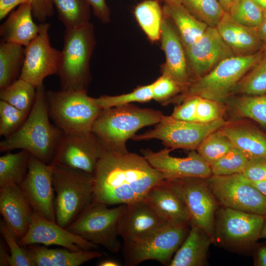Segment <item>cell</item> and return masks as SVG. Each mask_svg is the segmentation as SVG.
<instances>
[{"mask_svg":"<svg viewBox=\"0 0 266 266\" xmlns=\"http://www.w3.org/2000/svg\"><path fill=\"white\" fill-rule=\"evenodd\" d=\"M153 100L163 105L182 92L181 88L172 79L162 74L151 84Z\"/></svg>","mask_w":266,"mask_h":266,"instance_id":"obj_46","label":"cell"},{"mask_svg":"<svg viewBox=\"0 0 266 266\" xmlns=\"http://www.w3.org/2000/svg\"><path fill=\"white\" fill-rule=\"evenodd\" d=\"M264 10L254 0H236L232 2L228 13L234 22L257 28L263 20Z\"/></svg>","mask_w":266,"mask_h":266,"instance_id":"obj_38","label":"cell"},{"mask_svg":"<svg viewBox=\"0 0 266 266\" xmlns=\"http://www.w3.org/2000/svg\"><path fill=\"white\" fill-rule=\"evenodd\" d=\"M184 49L192 81L206 74L224 59L235 55L217 28L209 26L197 41Z\"/></svg>","mask_w":266,"mask_h":266,"instance_id":"obj_17","label":"cell"},{"mask_svg":"<svg viewBox=\"0 0 266 266\" xmlns=\"http://www.w3.org/2000/svg\"><path fill=\"white\" fill-rule=\"evenodd\" d=\"M161 37L166 59L163 74L175 81L182 92L192 81V77L184 46L177 31L167 17L163 19Z\"/></svg>","mask_w":266,"mask_h":266,"instance_id":"obj_20","label":"cell"},{"mask_svg":"<svg viewBox=\"0 0 266 266\" xmlns=\"http://www.w3.org/2000/svg\"><path fill=\"white\" fill-rule=\"evenodd\" d=\"M29 113L0 100V135L5 138L14 133L25 121Z\"/></svg>","mask_w":266,"mask_h":266,"instance_id":"obj_44","label":"cell"},{"mask_svg":"<svg viewBox=\"0 0 266 266\" xmlns=\"http://www.w3.org/2000/svg\"><path fill=\"white\" fill-rule=\"evenodd\" d=\"M120 265L118 262L111 259L104 260L98 264L99 266H119Z\"/></svg>","mask_w":266,"mask_h":266,"instance_id":"obj_54","label":"cell"},{"mask_svg":"<svg viewBox=\"0 0 266 266\" xmlns=\"http://www.w3.org/2000/svg\"><path fill=\"white\" fill-rule=\"evenodd\" d=\"M10 254L7 249L6 245L3 242L0 243V266H9Z\"/></svg>","mask_w":266,"mask_h":266,"instance_id":"obj_52","label":"cell"},{"mask_svg":"<svg viewBox=\"0 0 266 266\" xmlns=\"http://www.w3.org/2000/svg\"><path fill=\"white\" fill-rule=\"evenodd\" d=\"M30 154L24 150L7 153L0 157V187L11 184L21 185L28 169Z\"/></svg>","mask_w":266,"mask_h":266,"instance_id":"obj_32","label":"cell"},{"mask_svg":"<svg viewBox=\"0 0 266 266\" xmlns=\"http://www.w3.org/2000/svg\"><path fill=\"white\" fill-rule=\"evenodd\" d=\"M219 130L249 160L266 156V133L256 126L247 122L230 121Z\"/></svg>","mask_w":266,"mask_h":266,"instance_id":"obj_25","label":"cell"},{"mask_svg":"<svg viewBox=\"0 0 266 266\" xmlns=\"http://www.w3.org/2000/svg\"><path fill=\"white\" fill-rule=\"evenodd\" d=\"M206 180L216 199L223 207L262 215L266 214V197L241 173L212 175Z\"/></svg>","mask_w":266,"mask_h":266,"instance_id":"obj_12","label":"cell"},{"mask_svg":"<svg viewBox=\"0 0 266 266\" xmlns=\"http://www.w3.org/2000/svg\"><path fill=\"white\" fill-rule=\"evenodd\" d=\"M181 3L209 27H216L226 12L218 0H181Z\"/></svg>","mask_w":266,"mask_h":266,"instance_id":"obj_37","label":"cell"},{"mask_svg":"<svg viewBox=\"0 0 266 266\" xmlns=\"http://www.w3.org/2000/svg\"><path fill=\"white\" fill-rule=\"evenodd\" d=\"M220 4L223 8L224 10L226 12H228L229 11L231 3V0H218Z\"/></svg>","mask_w":266,"mask_h":266,"instance_id":"obj_55","label":"cell"},{"mask_svg":"<svg viewBox=\"0 0 266 266\" xmlns=\"http://www.w3.org/2000/svg\"><path fill=\"white\" fill-rule=\"evenodd\" d=\"M0 232L10 251V266H35L27 248L21 246L3 220L0 222Z\"/></svg>","mask_w":266,"mask_h":266,"instance_id":"obj_43","label":"cell"},{"mask_svg":"<svg viewBox=\"0 0 266 266\" xmlns=\"http://www.w3.org/2000/svg\"><path fill=\"white\" fill-rule=\"evenodd\" d=\"M126 205L110 208L93 200L66 229L111 253H117L121 248L118 224Z\"/></svg>","mask_w":266,"mask_h":266,"instance_id":"obj_10","label":"cell"},{"mask_svg":"<svg viewBox=\"0 0 266 266\" xmlns=\"http://www.w3.org/2000/svg\"><path fill=\"white\" fill-rule=\"evenodd\" d=\"M233 147L229 138L219 130L205 137L196 151L211 166Z\"/></svg>","mask_w":266,"mask_h":266,"instance_id":"obj_39","label":"cell"},{"mask_svg":"<svg viewBox=\"0 0 266 266\" xmlns=\"http://www.w3.org/2000/svg\"><path fill=\"white\" fill-rule=\"evenodd\" d=\"M175 253L168 266H204L207 264V254L212 238L195 224Z\"/></svg>","mask_w":266,"mask_h":266,"instance_id":"obj_27","label":"cell"},{"mask_svg":"<svg viewBox=\"0 0 266 266\" xmlns=\"http://www.w3.org/2000/svg\"><path fill=\"white\" fill-rule=\"evenodd\" d=\"M31 6L28 3L19 5L17 9L12 11L7 19L0 25L1 40L25 47L38 35L39 25L33 20Z\"/></svg>","mask_w":266,"mask_h":266,"instance_id":"obj_26","label":"cell"},{"mask_svg":"<svg viewBox=\"0 0 266 266\" xmlns=\"http://www.w3.org/2000/svg\"><path fill=\"white\" fill-rule=\"evenodd\" d=\"M236 115L251 119L266 129V93L260 95H233L225 103Z\"/></svg>","mask_w":266,"mask_h":266,"instance_id":"obj_31","label":"cell"},{"mask_svg":"<svg viewBox=\"0 0 266 266\" xmlns=\"http://www.w3.org/2000/svg\"><path fill=\"white\" fill-rule=\"evenodd\" d=\"M93 176V200L107 206L142 200L166 179L143 156L107 149L99 160Z\"/></svg>","mask_w":266,"mask_h":266,"instance_id":"obj_1","label":"cell"},{"mask_svg":"<svg viewBox=\"0 0 266 266\" xmlns=\"http://www.w3.org/2000/svg\"><path fill=\"white\" fill-rule=\"evenodd\" d=\"M189 231L188 226L165 222L141 237L123 242L125 264L133 266L145 261L155 260L168 266Z\"/></svg>","mask_w":266,"mask_h":266,"instance_id":"obj_8","label":"cell"},{"mask_svg":"<svg viewBox=\"0 0 266 266\" xmlns=\"http://www.w3.org/2000/svg\"><path fill=\"white\" fill-rule=\"evenodd\" d=\"M232 0V2L233 1H235L236 0Z\"/></svg>","mask_w":266,"mask_h":266,"instance_id":"obj_59","label":"cell"},{"mask_svg":"<svg viewBox=\"0 0 266 266\" xmlns=\"http://www.w3.org/2000/svg\"><path fill=\"white\" fill-rule=\"evenodd\" d=\"M25 59V48L22 45L0 42V89L7 87L20 75Z\"/></svg>","mask_w":266,"mask_h":266,"instance_id":"obj_30","label":"cell"},{"mask_svg":"<svg viewBox=\"0 0 266 266\" xmlns=\"http://www.w3.org/2000/svg\"><path fill=\"white\" fill-rule=\"evenodd\" d=\"M266 93V47L257 63L233 89V95H260Z\"/></svg>","mask_w":266,"mask_h":266,"instance_id":"obj_35","label":"cell"},{"mask_svg":"<svg viewBox=\"0 0 266 266\" xmlns=\"http://www.w3.org/2000/svg\"><path fill=\"white\" fill-rule=\"evenodd\" d=\"M140 26L152 41L161 37L162 10L156 0H145L139 3L134 11Z\"/></svg>","mask_w":266,"mask_h":266,"instance_id":"obj_34","label":"cell"},{"mask_svg":"<svg viewBox=\"0 0 266 266\" xmlns=\"http://www.w3.org/2000/svg\"><path fill=\"white\" fill-rule=\"evenodd\" d=\"M257 30L264 47H266V9L264 10L263 20Z\"/></svg>","mask_w":266,"mask_h":266,"instance_id":"obj_51","label":"cell"},{"mask_svg":"<svg viewBox=\"0 0 266 266\" xmlns=\"http://www.w3.org/2000/svg\"><path fill=\"white\" fill-rule=\"evenodd\" d=\"M23 3L31 6L33 15L39 22H44L54 14L52 0H0V20L17 6Z\"/></svg>","mask_w":266,"mask_h":266,"instance_id":"obj_42","label":"cell"},{"mask_svg":"<svg viewBox=\"0 0 266 266\" xmlns=\"http://www.w3.org/2000/svg\"><path fill=\"white\" fill-rule=\"evenodd\" d=\"M54 164L30 155L26 176L20 186L34 212L56 222L52 174Z\"/></svg>","mask_w":266,"mask_h":266,"instance_id":"obj_15","label":"cell"},{"mask_svg":"<svg viewBox=\"0 0 266 266\" xmlns=\"http://www.w3.org/2000/svg\"><path fill=\"white\" fill-rule=\"evenodd\" d=\"M165 222L144 200L126 205L119 218L118 233L127 242L146 235Z\"/></svg>","mask_w":266,"mask_h":266,"instance_id":"obj_23","label":"cell"},{"mask_svg":"<svg viewBox=\"0 0 266 266\" xmlns=\"http://www.w3.org/2000/svg\"><path fill=\"white\" fill-rule=\"evenodd\" d=\"M245 178L259 192L266 197V180L254 181L248 180L246 178Z\"/></svg>","mask_w":266,"mask_h":266,"instance_id":"obj_53","label":"cell"},{"mask_svg":"<svg viewBox=\"0 0 266 266\" xmlns=\"http://www.w3.org/2000/svg\"><path fill=\"white\" fill-rule=\"evenodd\" d=\"M198 97L187 98L176 104L171 114L173 118L188 122H196V109Z\"/></svg>","mask_w":266,"mask_h":266,"instance_id":"obj_48","label":"cell"},{"mask_svg":"<svg viewBox=\"0 0 266 266\" xmlns=\"http://www.w3.org/2000/svg\"><path fill=\"white\" fill-rule=\"evenodd\" d=\"M50 118L65 134L91 132L101 108L86 90L46 91Z\"/></svg>","mask_w":266,"mask_h":266,"instance_id":"obj_7","label":"cell"},{"mask_svg":"<svg viewBox=\"0 0 266 266\" xmlns=\"http://www.w3.org/2000/svg\"><path fill=\"white\" fill-rule=\"evenodd\" d=\"M264 223L260 234V238L266 239V214L264 215Z\"/></svg>","mask_w":266,"mask_h":266,"instance_id":"obj_56","label":"cell"},{"mask_svg":"<svg viewBox=\"0 0 266 266\" xmlns=\"http://www.w3.org/2000/svg\"><path fill=\"white\" fill-rule=\"evenodd\" d=\"M59 20L66 29L75 28L87 23L90 5L86 0H52Z\"/></svg>","mask_w":266,"mask_h":266,"instance_id":"obj_36","label":"cell"},{"mask_svg":"<svg viewBox=\"0 0 266 266\" xmlns=\"http://www.w3.org/2000/svg\"><path fill=\"white\" fill-rule=\"evenodd\" d=\"M163 12L176 26L184 48L197 41L208 27L194 16L182 3H166Z\"/></svg>","mask_w":266,"mask_h":266,"instance_id":"obj_29","label":"cell"},{"mask_svg":"<svg viewBox=\"0 0 266 266\" xmlns=\"http://www.w3.org/2000/svg\"><path fill=\"white\" fill-rule=\"evenodd\" d=\"M164 115L159 110L131 103L101 109L91 132L106 149L126 152L128 139L140 129L159 123Z\"/></svg>","mask_w":266,"mask_h":266,"instance_id":"obj_3","label":"cell"},{"mask_svg":"<svg viewBox=\"0 0 266 266\" xmlns=\"http://www.w3.org/2000/svg\"><path fill=\"white\" fill-rule=\"evenodd\" d=\"M54 166L56 222L66 228L93 201L94 176L63 166Z\"/></svg>","mask_w":266,"mask_h":266,"instance_id":"obj_5","label":"cell"},{"mask_svg":"<svg viewBox=\"0 0 266 266\" xmlns=\"http://www.w3.org/2000/svg\"><path fill=\"white\" fill-rule=\"evenodd\" d=\"M93 31L89 22L66 29L61 62L56 73L61 90H86L90 79L89 61L94 44Z\"/></svg>","mask_w":266,"mask_h":266,"instance_id":"obj_6","label":"cell"},{"mask_svg":"<svg viewBox=\"0 0 266 266\" xmlns=\"http://www.w3.org/2000/svg\"><path fill=\"white\" fill-rule=\"evenodd\" d=\"M43 84L36 88L33 105L21 127L0 142V151L24 150L45 164H51L64 133L49 120Z\"/></svg>","mask_w":266,"mask_h":266,"instance_id":"obj_2","label":"cell"},{"mask_svg":"<svg viewBox=\"0 0 266 266\" xmlns=\"http://www.w3.org/2000/svg\"><path fill=\"white\" fill-rule=\"evenodd\" d=\"M92 7L93 11L102 22H108L109 18V10L105 0H86Z\"/></svg>","mask_w":266,"mask_h":266,"instance_id":"obj_49","label":"cell"},{"mask_svg":"<svg viewBox=\"0 0 266 266\" xmlns=\"http://www.w3.org/2000/svg\"><path fill=\"white\" fill-rule=\"evenodd\" d=\"M105 149L92 132L82 134L64 133L52 163L93 175Z\"/></svg>","mask_w":266,"mask_h":266,"instance_id":"obj_16","label":"cell"},{"mask_svg":"<svg viewBox=\"0 0 266 266\" xmlns=\"http://www.w3.org/2000/svg\"><path fill=\"white\" fill-rule=\"evenodd\" d=\"M229 122L224 118L207 123L188 122L164 115L153 129L135 134L132 139L137 141L157 139L172 150H196L205 137Z\"/></svg>","mask_w":266,"mask_h":266,"instance_id":"obj_11","label":"cell"},{"mask_svg":"<svg viewBox=\"0 0 266 266\" xmlns=\"http://www.w3.org/2000/svg\"><path fill=\"white\" fill-rule=\"evenodd\" d=\"M143 200L165 222L179 226L191 224L186 204L168 180L153 187Z\"/></svg>","mask_w":266,"mask_h":266,"instance_id":"obj_21","label":"cell"},{"mask_svg":"<svg viewBox=\"0 0 266 266\" xmlns=\"http://www.w3.org/2000/svg\"><path fill=\"white\" fill-rule=\"evenodd\" d=\"M36 94V88L29 82L18 78L6 88L0 89V99L26 113L31 111Z\"/></svg>","mask_w":266,"mask_h":266,"instance_id":"obj_33","label":"cell"},{"mask_svg":"<svg viewBox=\"0 0 266 266\" xmlns=\"http://www.w3.org/2000/svg\"><path fill=\"white\" fill-rule=\"evenodd\" d=\"M254 250V265L266 266V244H256Z\"/></svg>","mask_w":266,"mask_h":266,"instance_id":"obj_50","label":"cell"},{"mask_svg":"<svg viewBox=\"0 0 266 266\" xmlns=\"http://www.w3.org/2000/svg\"><path fill=\"white\" fill-rule=\"evenodd\" d=\"M260 6L266 9V0H254Z\"/></svg>","mask_w":266,"mask_h":266,"instance_id":"obj_57","label":"cell"},{"mask_svg":"<svg viewBox=\"0 0 266 266\" xmlns=\"http://www.w3.org/2000/svg\"><path fill=\"white\" fill-rule=\"evenodd\" d=\"M264 220V215L223 207L215 214L213 242L233 251L254 249Z\"/></svg>","mask_w":266,"mask_h":266,"instance_id":"obj_9","label":"cell"},{"mask_svg":"<svg viewBox=\"0 0 266 266\" xmlns=\"http://www.w3.org/2000/svg\"><path fill=\"white\" fill-rule=\"evenodd\" d=\"M172 150L166 148L158 152L149 149L141 150L150 165L163 174L166 179L186 177L207 179L212 176L210 166L196 150L185 158L171 156Z\"/></svg>","mask_w":266,"mask_h":266,"instance_id":"obj_19","label":"cell"},{"mask_svg":"<svg viewBox=\"0 0 266 266\" xmlns=\"http://www.w3.org/2000/svg\"><path fill=\"white\" fill-rule=\"evenodd\" d=\"M241 174L251 181L266 180V156L249 159Z\"/></svg>","mask_w":266,"mask_h":266,"instance_id":"obj_47","label":"cell"},{"mask_svg":"<svg viewBox=\"0 0 266 266\" xmlns=\"http://www.w3.org/2000/svg\"><path fill=\"white\" fill-rule=\"evenodd\" d=\"M248 160L241 151L233 147L210 166L212 175L242 173Z\"/></svg>","mask_w":266,"mask_h":266,"instance_id":"obj_40","label":"cell"},{"mask_svg":"<svg viewBox=\"0 0 266 266\" xmlns=\"http://www.w3.org/2000/svg\"><path fill=\"white\" fill-rule=\"evenodd\" d=\"M33 212L20 185L0 187V214L18 240L26 233Z\"/></svg>","mask_w":266,"mask_h":266,"instance_id":"obj_22","label":"cell"},{"mask_svg":"<svg viewBox=\"0 0 266 266\" xmlns=\"http://www.w3.org/2000/svg\"><path fill=\"white\" fill-rule=\"evenodd\" d=\"M18 241L20 245L24 247L42 244L59 245L72 251L98 249V245L69 232L56 222L48 220L34 212L26 233Z\"/></svg>","mask_w":266,"mask_h":266,"instance_id":"obj_18","label":"cell"},{"mask_svg":"<svg viewBox=\"0 0 266 266\" xmlns=\"http://www.w3.org/2000/svg\"><path fill=\"white\" fill-rule=\"evenodd\" d=\"M264 50V48L254 53L235 55L224 59L206 74L193 80L168 104H178L193 96L225 103L236 85L259 61Z\"/></svg>","mask_w":266,"mask_h":266,"instance_id":"obj_4","label":"cell"},{"mask_svg":"<svg viewBox=\"0 0 266 266\" xmlns=\"http://www.w3.org/2000/svg\"><path fill=\"white\" fill-rule=\"evenodd\" d=\"M27 246L30 256L37 266H78L102 256L97 250L72 251L65 248L49 249L33 245Z\"/></svg>","mask_w":266,"mask_h":266,"instance_id":"obj_28","label":"cell"},{"mask_svg":"<svg viewBox=\"0 0 266 266\" xmlns=\"http://www.w3.org/2000/svg\"><path fill=\"white\" fill-rule=\"evenodd\" d=\"M39 26L38 35L25 48L24 62L19 77L36 88L43 84L45 78L57 73L62 54L51 46L50 24L43 22Z\"/></svg>","mask_w":266,"mask_h":266,"instance_id":"obj_14","label":"cell"},{"mask_svg":"<svg viewBox=\"0 0 266 266\" xmlns=\"http://www.w3.org/2000/svg\"><path fill=\"white\" fill-rule=\"evenodd\" d=\"M166 3H182L181 0H164Z\"/></svg>","mask_w":266,"mask_h":266,"instance_id":"obj_58","label":"cell"},{"mask_svg":"<svg viewBox=\"0 0 266 266\" xmlns=\"http://www.w3.org/2000/svg\"><path fill=\"white\" fill-rule=\"evenodd\" d=\"M153 100L151 84L142 86L133 92L121 95L102 96L94 98L95 102L101 108H108L133 102H145Z\"/></svg>","mask_w":266,"mask_h":266,"instance_id":"obj_41","label":"cell"},{"mask_svg":"<svg viewBox=\"0 0 266 266\" xmlns=\"http://www.w3.org/2000/svg\"><path fill=\"white\" fill-rule=\"evenodd\" d=\"M168 180L184 200L191 215V224L198 226L212 238L218 202L206 179L186 177Z\"/></svg>","mask_w":266,"mask_h":266,"instance_id":"obj_13","label":"cell"},{"mask_svg":"<svg viewBox=\"0 0 266 266\" xmlns=\"http://www.w3.org/2000/svg\"><path fill=\"white\" fill-rule=\"evenodd\" d=\"M227 107L224 102L198 97L196 122L207 123L223 119Z\"/></svg>","mask_w":266,"mask_h":266,"instance_id":"obj_45","label":"cell"},{"mask_svg":"<svg viewBox=\"0 0 266 266\" xmlns=\"http://www.w3.org/2000/svg\"><path fill=\"white\" fill-rule=\"evenodd\" d=\"M216 28L224 42L236 55L254 53L264 48L257 28L234 22L228 12H225Z\"/></svg>","mask_w":266,"mask_h":266,"instance_id":"obj_24","label":"cell"}]
</instances>
